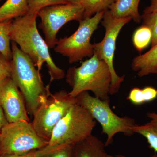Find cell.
Returning a JSON list of instances; mask_svg holds the SVG:
<instances>
[{
	"mask_svg": "<svg viewBox=\"0 0 157 157\" xmlns=\"http://www.w3.org/2000/svg\"><path fill=\"white\" fill-rule=\"evenodd\" d=\"M37 12H28L14 19L11 24L9 36L11 41L15 42L20 49L30 58L39 71L42 70L44 63H46L50 85L54 80L63 78L65 73L56 65L51 57L49 48L37 29Z\"/></svg>",
	"mask_w": 157,
	"mask_h": 157,
	"instance_id": "6da1fadb",
	"label": "cell"
},
{
	"mask_svg": "<svg viewBox=\"0 0 157 157\" xmlns=\"http://www.w3.org/2000/svg\"><path fill=\"white\" fill-rule=\"evenodd\" d=\"M11 77L22 94L28 114L33 116L40 98L50 92V84L45 86L39 70L30 58L11 41Z\"/></svg>",
	"mask_w": 157,
	"mask_h": 157,
	"instance_id": "7a4b0ae2",
	"label": "cell"
},
{
	"mask_svg": "<svg viewBox=\"0 0 157 157\" xmlns=\"http://www.w3.org/2000/svg\"><path fill=\"white\" fill-rule=\"evenodd\" d=\"M66 81L72 88L69 94L72 97L76 98L82 92L91 91L96 98L110 102L111 73L107 63L94 52L80 67L68 69Z\"/></svg>",
	"mask_w": 157,
	"mask_h": 157,
	"instance_id": "3957f363",
	"label": "cell"
},
{
	"mask_svg": "<svg viewBox=\"0 0 157 157\" xmlns=\"http://www.w3.org/2000/svg\"><path fill=\"white\" fill-rule=\"evenodd\" d=\"M76 98L77 104L87 109L101 125L102 133L107 136L105 147L113 143V137L118 133L128 136L135 134L132 130L136 125L135 120L128 116L119 117L110 108L109 102L90 95L88 91L82 92Z\"/></svg>",
	"mask_w": 157,
	"mask_h": 157,
	"instance_id": "277c9868",
	"label": "cell"
},
{
	"mask_svg": "<svg viewBox=\"0 0 157 157\" xmlns=\"http://www.w3.org/2000/svg\"><path fill=\"white\" fill-rule=\"evenodd\" d=\"M76 103V98L65 90L41 97L32 122L38 135L49 142L57 124Z\"/></svg>",
	"mask_w": 157,
	"mask_h": 157,
	"instance_id": "5b68a950",
	"label": "cell"
},
{
	"mask_svg": "<svg viewBox=\"0 0 157 157\" xmlns=\"http://www.w3.org/2000/svg\"><path fill=\"white\" fill-rule=\"evenodd\" d=\"M96 124L87 109L76 103L55 127L48 145L75 144L92 135Z\"/></svg>",
	"mask_w": 157,
	"mask_h": 157,
	"instance_id": "8992f818",
	"label": "cell"
},
{
	"mask_svg": "<svg viewBox=\"0 0 157 157\" xmlns=\"http://www.w3.org/2000/svg\"><path fill=\"white\" fill-rule=\"evenodd\" d=\"M106 11L80 21L78 29L73 35L59 40L55 51L67 57L70 64L81 61L85 58L91 57L94 52V44L91 43V38Z\"/></svg>",
	"mask_w": 157,
	"mask_h": 157,
	"instance_id": "52a82bcc",
	"label": "cell"
},
{
	"mask_svg": "<svg viewBox=\"0 0 157 157\" xmlns=\"http://www.w3.org/2000/svg\"><path fill=\"white\" fill-rule=\"evenodd\" d=\"M48 145L40 137L32 122L25 120L9 123L0 133V154L22 155Z\"/></svg>",
	"mask_w": 157,
	"mask_h": 157,
	"instance_id": "ba28073f",
	"label": "cell"
},
{
	"mask_svg": "<svg viewBox=\"0 0 157 157\" xmlns=\"http://www.w3.org/2000/svg\"><path fill=\"white\" fill-rule=\"evenodd\" d=\"M132 20L131 17L117 18L113 16L109 10L104 13L101 23L105 29L104 39L94 44V53L100 59L103 60L109 67L111 75V82L109 94H117L124 80V76L117 74L113 67V58L116 49V43L118 36L124 26Z\"/></svg>",
	"mask_w": 157,
	"mask_h": 157,
	"instance_id": "9c48e42d",
	"label": "cell"
},
{
	"mask_svg": "<svg viewBox=\"0 0 157 157\" xmlns=\"http://www.w3.org/2000/svg\"><path fill=\"white\" fill-rule=\"evenodd\" d=\"M84 11L80 4L68 3L48 6L38 11V16L41 19L39 27L49 48H54L57 44L56 36L60 29L69 21L83 19Z\"/></svg>",
	"mask_w": 157,
	"mask_h": 157,
	"instance_id": "30bf717a",
	"label": "cell"
},
{
	"mask_svg": "<svg viewBox=\"0 0 157 157\" xmlns=\"http://www.w3.org/2000/svg\"><path fill=\"white\" fill-rule=\"evenodd\" d=\"M0 106L9 123L29 121L24 98L11 77L0 81Z\"/></svg>",
	"mask_w": 157,
	"mask_h": 157,
	"instance_id": "8fae6325",
	"label": "cell"
},
{
	"mask_svg": "<svg viewBox=\"0 0 157 157\" xmlns=\"http://www.w3.org/2000/svg\"><path fill=\"white\" fill-rule=\"evenodd\" d=\"M105 145L100 139L91 135L73 145V157H107Z\"/></svg>",
	"mask_w": 157,
	"mask_h": 157,
	"instance_id": "7c38bea8",
	"label": "cell"
},
{
	"mask_svg": "<svg viewBox=\"0 0 157 157\" xmlns=\"http://www.w3.org/2000/svg\"><path fill=\"white\" fill-rule=\"evenodd\" d=\"M132 70L137 72L140 77L150 74H157V44L146 53L134 59Z\"/></svg>",
	"mask_w": 157,
	"mask_h": 157,
	"instance_id": "4fadbf2b",
	"label": "cell"
},
{
	"mask_svg": "<svg viewBox=\"0 0 157 157\" xmlns=\"http://www.w3.org/2000/svg\"><path fill=\"white\" fill-rule=\"evenodd\" d=\"M140 0H115L109 8V11L117 18L131 17L135 22L140 23L141 15L138 11Z\"/></svg>",
	"mask_w": 157,
	"mask_h": 157,
	"instance_id": "5bb4252c",
	"label": "cell"
},
{
	"mask_svg": "<svg viewBox=\"0 0 157 157\" xmlns=\"http://www.w3.org/2000/svg\"><path fill=\"white\" fill-rule=\"evenodd\" d=\"M29 11L28 0H6L0 7V22L21 17Z\"/></svg>",
	"mask_w": 157,
	"mask_h": 157,
	"instance_id": "9a60e30c",
	"label": "cell"
},
{
	"mask_svg": "<svg viewBox=\"0 0 157 157\" xmlns=\"http://www.w3.org/2000/svg\"><path fill=\"white\" fill-rule=\"evenodd\" d=\"M157 98V90L151 86H146L143 89H132L127 99L134 105L138 106L154 101Z\"/></svg>",
	"mask_w": 157,
	"mask_h": 157,
	"instance_id": "2e32d148",
	"label": "cell"
},
{
	"mask_svg": "<svg viewBox=\"0 0 157 157\" xmlns=\"http://www.w3.org/2000/svg\"><path fill=\"white\" fill-rule=\"evenodd\" d=\"M115 0H81L80 5L84 9L83 18L91 17L96 13L106 11Z\"/></svg>",
	"mask_w": 157,
	"mask_h": 157,
	"instance_id": "e0dca14e",
	"label": "cell"
},
{
	"mask_svg": "<svg viewBox=\"0 0 157 157\" xmlns=\"http://www.w3.org/2000/svg\"><path fill=\"white\" fill-rule=\"evenodd\" d=\"M13 20L0 22V53L8 60L12 58V50L9 36L10 28Z\"/></svg>",
	"mask_w": 157,
	"mask_h": 157,
	"instance_id": "ac0fdd59",
	"label": "cell"
},
{
	"mask_svg": "<svg viewBox=\"0 0 157 157\" xmlns=\"http://www.w3.org/2000/svg\"><path fill=\"white\" fill-rule=\"evenodd\" d=\"M134 133L142 135L147 140L149 148L157 153V125L147 123L144 125H135L132 128Z\"/></svg>",
	"mask_w": 157,
	"mask_h": 157,
	"instance_id": "d6986e66",
	"label": "cell"
},
{
	"mask_svg": "<svg viewBox=\"0 0 157 157\" xmlns=\"http://www.w3.org/2000/svg\"><path fill=\"white\" fill-rule=\"evenodd\" d=\"M151 39V30L147 27L142 25L135 31L133 35V44L137 50L141 52L148 46Z\"/></svg>",
	"mask_w": 157,
	"mask_h": 157,
	"instance_id": "ffe728a7",
	"label": "cell"
},
{
	"mask_svg": "<svg viewBox=\"0 0 157 157\" xmlns=\"http://www.w3.org/2000/svg\"><path fill=\"white\" fill-rule=\"evenodd\" d=\"M142 25L148 27L152 33L151 48L157 44V12L143 13L141 15Z\"/></svg>",
	"mask_w": 157,
	"mask_h": 157,
	"instance_id": "44dd1931",
	"label": "cell"
},
{
	"mask_svg": "<svg viewBox=\"0 0 157 157\" xmlns=\"http://www.w3.org/2000/svg\"><path fill=\"white\" fill-rule=\"evenodd\" d=\"M29 12L35 13L41 9L53 5L68 4L64 0H28Z\"/></svg>",
	"mask_w": 157,
	"mask_h": 157,
	"instance_id": "7402d4cb",
	"label": "cell"
},
{
	"mask_svg": "<svg viewBox=\"0 0 157 157\" xmlns=\"http://www.w3.org/2000/svg\"><path fill=\"white\" fill-rule=\"evenodd\" d=\"M73 145L74 144H61L42 157H73Z\"/></svg>",
	"mask_w": 157,
	"mask_h": 157,
	"instance_id": "603a6c76",
	"label": "cell"
},
{
	"mask_svg": "<svg viewBox=\"0 0 157 157\" xmlns=\"http://www.w3.org/2000/svg\"><path fill=\"white\" fill-rule=\"evenodd\" d=\"M59 145L50 146L48 145L42 148L33 151L25 154L22 155L0 154V157H42L49 152L55 149Z\"/></svg>",
	"mask_w": 157,
	"mask_h": 157,
	"instance_id": "cb8c5ba5",
	"label": "cell"
},
{
	"mask_svg": "<svg viewBox=\"0 0 157 157\" xmlns=\"http://www.w3.org/2000/svg\"><path fill=\"white\" fill-rule=\"evenodd\" d=\"M11 61L8 60L0 53V81L5 78L11 77Z\"/></svg>",
	"mask_w": 157,
	"mask_h": 157,
	"instance_id": "d4e9b609",
	"label": "cell"
},
{
	"mask_svg": "<svg viewBox=\"0 0 157 157\" xmlns=\"http://www.w3.org/2000/svg\"><path fill=\"white\" fill-rule=\"evenodd\" d=\"M9 122L6 118L5 113L3 111L2 108L0 106V133L2 129Z\"/></svg>",
	"mask_w": 157,
	"mask_h": 157,
	"instance_id": "484cf974",
	"label": "cell"
},
{
	"mask_svg": "<svg viewBox=\"0 0 157 157\" xmlns=\"http://www.w3.org/2000/svg\"><path fill=\"white\" fill-rule=\"evenodd\" d=\"M152 12H157V0H151V4L145 8L143 13H150Z\"/></svg>",
	"mask_w": 157,
	"mask_h": 157,
	"instance_id": "4316f807",
	"label": "cell"
},
{
	"mask_svg": "<svg viewBox=\"0 0 157 157\" xmlns=\"http://www.w3.org/2000/svg\"><path fill=\"white\" fill-rule=\"evenodd\" d=\"M147 117L150 118L151 121L148 122L152 124L157 125V114L154 113H147Z\"/></svg>",
	"mask_w": 157,
	"mask_h": 157,
	"instance_id": "83f0119b",
	"label": "cell"
},
{
	"mask_svg": "<svg viewBox=\"0 0 157 157\" xmlns=\"http://www.w3.org/2000/svg\"><path fill=\"white\" fill-rule=\"evenodd\" d=\"M67 3L70 4H80L81 0H64Z\"/></svg>",
	"mask_w": 157,
	"mask_h": 157,
	"instance_id": "f1b7e54d",
	"label": "cell"
},
{
	"mask_svg": "<svg viewBox=\"0 0 157 157\" xmlns=\"http://www.w3.org/2000/svg\"><path fill=\"white\" fill-rule=\"evenodd\" d=\"M107 157H126L125 156H124L123 155H117L116 156H113L111 155H107ZM149 157H157V153H155L152 156Z\"/></svg>",
	"mask_w": 157,
	"mask_h": 157,
	"instance_id": "f546056e",
	"label": "cell"
}]
</instances>
